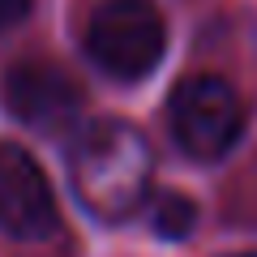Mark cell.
Returning <instances> with one entry per match:
<instances>
[{
  "instance_id": "277c9868",
  "label": "cell",
  "mask_w": 257,
  "mask_h": 257,
  "mask_svg": "<svg viewBox=\"0 0 257 257\" xmlns=\"http://www.w3.org/2000/svg\"><path fill=\"white\" fill-rule=\"evenodd\" d=\"M82 86L73 77L56 69V64L30 60L5 73V107L22 120V124L39 128V133H64L82 116Z\"/></svg>"
},
{
  "instance_id": "52a82bcc",
  "label": "cell",
  "mask_w": 257,
  "mask_h": 257,
  "mask_svg": "<svg viewBox=\"0 0 257 257\" xmlns=\"http://www.w3.org/2000/svg\"><path fill=\"white\" fill-rule=\"evenodd\" d=\"M30 5H35V0H0V30L18 26V22L30 13Z\"/></svg>"
},
{
  "instance_id": "6da1fadb",
  "label": "cell",
  "mask_w": 257,
  "mask_h": 257,
  "mask_svg": "<svg viewBox=\"0 0 257 257\" xmlns=\"http://www.w3.org/2000/svg\"><path fill=\"white\" fill-rule=\"evenodd\" d=\"M73 189L94 219H128L150 197L155 159L150 146L124 120H99L73 146Z\"/></svg>"
},
{
  "instance_id": "7a4b0ae2",
  "label": "cell",
  "mask_w": 257,
  "mask_h": 257,
  "mask_svg": "<svg viewBox=\"0 0 257 257\" xmlns=\"http://www.w3.org/2000/svg\"><path fill=\"white\" fill-rule=\"evenodd\" d=\"M167 47L163 18L150 0H107L86 22V52L103 73L138 82L159 64Z\"/></svg>"
},
{
  "instance_id": "3957f363",
  "label": "cell",
  "mask_w": 257,
  "mask_h": 257,
  "mask_svg": "<svg viewBox=\"0 0 257 257\" xmlns=\"http://www.w3.org/2000/svg\"><path fill=\"white\" fill-rule=\"evenodd\" d=\"M167 124L189 159H223L244 128V107L223 77L193 73L167 99Z\"/></svg>"
},
{
  "instance_id": "ba28073f",
  "label": "cell",
  "mask_w": 257,
  "mask_h": 257,
  "mask_svg": "<svg viewBox=\"0 0 257 257\" xmlns=\"http://www.w3.org/2000/svg\"><path fill=\"white\" fill-rule=\"evenodd\" d=\"M227 257H257V253H227Z\"/></svg>"
},
{
  "instance_id": "5b68a950",
  "label": "cell",
  "mask_w": 257,
  "mask_h": 257,
  "mask_svg": "<svg viewBox=\"0 0 257 257\" xmlns=\"http://www.w3.org/2000/svg\"><path fill=\"white\" fill-rule=\"evenodd\" d=\"M56 227V193L43 167L22 146H0V231L13 240H43Z\"/></svg>"
},
{
  "instance_id": "8992f818",
  "label": "cell",
  "mask_w": 257,
  "mask_h": 257,
  "mask_svg": "<svg viewBox=\"0 0 257 257\" xmlns=\"http://www.w3.org/2000/svg\"><path fill=\"white\" fill-rule=\"evenodd\" d=\"M150 223H155L159 236L180 240V236H189L193 223H197V206H193L184 193H155V202H150Z\"/></svg>"
}]
</instances>
